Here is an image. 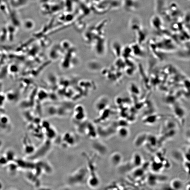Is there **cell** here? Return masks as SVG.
Wrapping results in <instances>:
<instances>
[{"label": "cell", "mask_w": 190, "mask_h": 190, "mask_svg": "<svg viewBox=\"0 0 190 190\" xmlns=\"http://www.w3.org/2000/svg\"><path fill=\"white\" fill-rule=\"evenodd\" d=\"M144 173V171L143 170L138 167V168L134 171L133 175L134 177L136 178H140L143 176Z\"/></svg>", "instance_id": "cell-18"}, {"label": "cell", "mask_w": 190, "mask_h": 190, "mask_svg": "<svg viewBox=\"0 0 190 190\" xmlns=\"http://www.w3.org/2000/svg\"><path fill=\"white\" fill-rule=\"evenodd\" d=\"M62 140L64 143L69 146H74L76 142L75 137L69 132H67L64 135Z\"/></svg>", "instance_id": "cell-8"}, {"label": "cell", "mask_w": 190, "mask_h": 190, "mask_svg": "<svg viewBox=\"0 0 190 190\" xmlns=\"http://www.w3.org/2000/svg\"><path fill=\"white\" fill-rule=\"evenodd\" d=\"M88 159V169L89 176L87 184L92 188H96L99 186L100 180L96 171V167L93 162Z\"/></svg>", "instance_id": "cell-2"}, {"label": "cell", "mask_w": 190, "mask_h": 190, "mask_svg": "<svg viewBox=\"0 0 190 190\" xmlns=\"http://www.w3.org/2000/svg\"><path fill=\"white\" fill-rule=\"evenodd\" d=\"M137 38L139 44H140L142 42L144 41L146 39L147 36V32L146 31H144V30H142V28L137 31Z\"/></svg>", "instance_id": "cell-12"}, {"label": "cell", "mask_w": 190, "mask_h": 190, "mask_svg": "<svg viewBox=\"0 0 190 190\" xmlns=\"http://www.w3.org/2000/svg\"><path fill=\"white\" fill-rule=\"evenodd\" d=\"M157 179L156 177L154 176H150L148 178V183L150 185L154 186L156 185L157 183Z\"/></svg>", "instance_id": "cell-20"}, {"label": "cell", "mask_w": 190, "mask_h": 190, "mask_svg": "<svg viewBox=\"0 0 190 190\" xmlns=\"http://www.w3.org/2000/svg\"><path fill=\"white\" fill-rule=\"evenodd\" d=\"M131 29L134 31H138L141 29V25L139 21L137 19H134L131 23Z\"/></svg>", "instance_id": "cell-16"}, {"label": "cell", "mask_w": 190, "mask_h": 190, "mask_svg": "<svg viewBox=\"0 0 190 190\" xmlns=\"http://www.w3.org/2000/svg\"><path fill=\"white\" fill-rule=\"evenodd\" d=\"M132 54V52L130 46L122 47L121 55H122L124 57L127 58L131 56Z\"/></svg>", "instance_id": "cell-17"}, {"label": "cell", "mask_w": 190, "mask_h": 190, "mask_svg": "<svg viewBox=\"0 0 190 190\" xmlns=\"http://www.w3.org/2000/svg\"><path fill=\"white\" fill-rule=\"evenodd\" d=\"M139 44L138 43H134L130 46L132 52L134 56H142L143 54V50L139 46Z\"/></svg>", "instance_id": "cell-9"}, {"label": "cell", "mask_w": 190, "mask_h": 190, "mask_svg": "<svg viewBox=\"0 0 190 190\" xmlns=\"http://www.w3.org/2000/svg\"><path fill=\"white\" fill-rule=\"evenodd\" d=\"M89 176L88 169L81 167L69 175L67 178L68 183L71 186H77L87 183Z\"/></svg>", "instance_id": "cell-1"}, {"label": "cell", "mask_w": 190, "mask_h": 190, "mask_svg": "<svg viewBox=\"0 0 190 190\" xmlns=\"http://www.w3.org/2000/svg\"><path fill=\"white\" fill-rule=\"evenodd\" d=\"M147 139V137L145 135L143 134L140 135L136 140V144L137 146H141V145L143 144L145 141ZM136 145V146H137Z\"/></svg>", "instance_id": "cell-19"}, {"label": "cell", "mask_w": 190, "mask_h": 190, "mask_svg": "<svg viewBox=\"0 0 190 190\" xmlns=\"http://www.w3.org/2000/svg\"><path fill=\"white\" fill-rule=\"evenodd\" d=\"M122 160L121 155L118 152H114L109 157V162L112 165L117 167L119 165Z\"/></svg>", "instance_id": "cell-7"}, {"label": "cell", "mask_w": 190, "mask_h": 190, "mask_svg": "<svg viewBox=\"0 0 190 190\" xmlns=\"http://www.w3.org/2000/svg\"><path fill=\"white\" fill-rule=\"evenodd\" d=\"M85 133L89 138L95 139L97 136V131L94 125L90 122L86 123Z\"/></svg>", "instance_id": "cell-4"}, {"label": "cell", "mask_w": 190, "mask_h": 190, "mask_svg": "<svg viewBox=\"0 0 190 190\" xmlns=\"http://www.w3.org/2000/svg\"><path fill=\"white\" fill-rule=\"evenodd\" d=\"M132 162L134 166L137 167H140L142 162V158L141 155L137 153L135 154L133 157Z\"/></svg>", "instance_id": "cell-11"}, {"label": "cell", "mask_w": 190, "mask_h": 190, "mask_svg": "<svg viewBox=\"0 0 190 190\" xmlns=\"http://www.w3.org/2000/svg\"><path fill=\"white\" fill-rule=\"evenodd\" d=\"M92 147L94 151L101 155H105L106 154L107 147L102 142L99 141L94 142L92 144Z\"/></svg>", "instance_id": "cell-6"}, {"label": "cell", "mask_w": 190, "mask_h": 190, "mask_svg": "<svg viewBox=\"0 0 190 190\" xmlns=\"http://www.w3.org/2000/svg\"><path fill=\"white\" fill-rule=\"evenodd\" d=\"M151 24L152 27L155 28H158L161 27L162 22L159 17L154 16L152 18Z\"/></svg>", "instance_id": "cell-15"}, {"label": "cell", "mask_w": 190, "mask_h": 190, "mask_svg": "<svg viewBox=\"0 0 190 190\" xmlns=\"http://www.w3.org/2000/svg\"><path fill=\"white\" fill-rule=\"evenodd\" d=\"M118 136L122 138H126L129 134V130L126 126H121L117 130Z\"/></svg>", "instance_id": "cell-10"}, {"label": "cell", "mask_w": 190, "mask_h": 190, "mask_svg": "<svg viewBox=\"0 0 190 190\" xmlns=\"http://www.w3.org/2000/svg\"><path fill=\"white\" fill-rule=\"evenodd\" d=\"M171 185L172 189L179 190L181 189L183 187V184L180 180L175 179L171 182Z\"/></svg>", "instance_id": "cell-14"}, {"label": "cell", "mask_w": 190, "mask_h": 190, "mask_svg": "<svg viewBox=\"0 0 190 190\" xmlns=\"http://www.w3.org/2000/svg\"><path fill=\"white\" fill-rule=\"evenodd\" d=\"M86 117V114L83 107H77L75 109L74 117L76 122H84Z\"/></svg>", "instance_id": "cell-5"}, {"label": "cell", "mask_w": 190, "mask_h": 190, "mask_svg": "<svg viewBox=\"0 0 190 190\" xmlns=\"http://www.w3.org/2000/svg\"><path fill=\"white\" fill-rule=\"evenodd\" d=\"M151 168L155 172H159L163 168V165L160 161H155L151 165Z\"/></svg>", "instance_id": "cell-13"}, {"label": "cell", "mask_w": 190, "mask_h": 190, "mask_svg": "<svg viewBox=\"0 0 190 190\" xmlns=\"http://www.w3.org/2000/svg\"><path fill=\"white\" fill-rule=\"evenodd\" d=\"M122 4L124 9L128 12L136 10L139 7V4L137 0H123Z\"/></svg>", "instance_id": "cell-3"}]
</instances>
